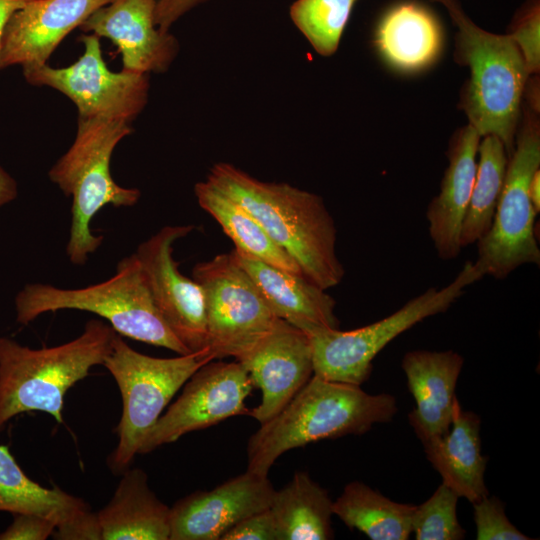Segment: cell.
I'll return each instance as SVG.
<instances>
[{"instance_id":"1","label":"cell","mask_w":540,"mask_h":540,"mask_svg":"<svg viewBox=\"0 0 540 540\" xmlns=\"http://www.w3.org/2000/svg\"><path fill=\"white\" fill-rule=\"evenodd\" d=\"M206 181L246 209L310 281L325 290L342 281L335 222L320 196L258 180L229 163L213 165Z\"/></svg>"},{"instance_id":"2","label":"cell","mask_w":540,"mask_h":540,"mask_svg":"<svg viewBox=\"0 0 540 540\" xmlns=\"http://www.w3.org/2000/svg\"><path fill=\"white\" fill-rule=\"evenodd\" d=\"M397 412L394 396L368 394L359 385L329 381L313 374L272 419L260 424L247 443V470L268 475L285 452L309 443L361 435Z\"/></svg>"},{"instance_id":"3","label":"cell","mask_w":540,"mask_h":540,"mask_svg":"<svg viewBox=\"0 0 540 540\" xmlns=\"http://www.w3.org/2000/svg\"><path fill=\"white\" fill-rule=\"evenodd\" d=\"M116 334L110 324L91 319L78 337L53 347L33 349L0 337V430L31 411L62 424L66 392L92 367L103 365Z\"/></svg>"},{"instance_id":"4","label":"cell","mask_w":540,"mask_h":540,"mask_svg":"<svg viewBox=\"0 0 540 540\" xmlns=\"http://www.w3.org/2000/svg\"><path fill=\"white\" fill-rule=\"evenodd\" d=\"M434 1L445 7L457 27V60L470 70L462 100L469 125L481 137H498L509 157L530 75L524 58L510 35L493 34L478 27L458 0Z\"/></svg>"},{"instance_id":"5","label":"cell","mask_w":540,"mask_h":540,"mask_svg":"<svg viewBox=\"0 0 540 540\" xmlns=\"http://www.w3.org/2000/svg\"><path fill=\"white\" fill-rule=\"evenodd\" d=\"M66 309L94 313L121 336L179 355L191 353L156 308L135 253L120 260L115 274L103 282L75 289L30 283L15 297L16 320L22 325L44 313Z\"/></svg>"},{"instance_id":"6","label":"cell","mask_w":540,"mask_h":540,"mask_svg":"<svg viewBox=\"0 0 540 540\" xmlns=\"http://www.w3.org/2000/svg\"><path fill=\"white\" fill-rule=\"evenodd\" d=\"M132 131L125 121L78 117L72 145L48 172L50 180L72 198L66 245L72 264H85L101 246L103 236L95 235L90 224L102 208L131 207L140 199L139 189L118 185L110 170L114 149Z\"/></svg>"},{"instance_id":"7","label":"cell","mask_w":540,"mask_h":540,"mask_svg":"<svg viewBox=\"0 0 540 540\" xmlns=\"http://www.w3.org/2000/svg\"><path fill=\"white\" fill-rule=\"evenodd\" d=\"M215 360L209 349L158 358L131 348L118 333L103 365L114 378L122 397L118 443L108 456L112 472L122 474L173 396L200 367Z\"/></svg>"},{"instance_id":"8","label":"cell","mask_w":540,"mask_h":540,"mask_svg":"<svg viewBox=\"0 0 540 540\" xmlns=\"http://www.w3.org/2000/svg\"><path fill=\"white\" fill-rule=\"evenodd\" d=\"M477 263L467 261L454 280L441 289L429 288L393 314L349 331L315 327L309 336L314 375L329 381L361 386L370 376L372 361L394 338L429 316L445 312L464 289L484 276Z\"/></svg>"},{"instance_id":"9","label":"cell","mask_w":540,"mask_h":540,"mask_svg":"<svg viewBox=\"0 0 540 540\" xmlns=\"http://www.w3.org/2000/svg\"><path fill=\"white\" fill-rule=\"evenodd\" d=\"M539 166V126L529 113L516 133L492 225L477 242L475 263L485 275L505 279L519 266L540 264V249L534 231L537 213L529 194L530 181Z\"/></svg>"},{"instance_id":"10","label":"cell","mask_w":540,"mask_h":540,"mask_svg":"<svg viewBox=\"0 0 540 540\" xmlns=\"http://www.w3.org/2000/svg\"><path fill=\"white\" fill-rule=\"evenodd\" d=\"M192 274L203 290L215 360H239L279 321L232 251L196 264Z\"/></svg>"},{"instance_id":"11","label":"cell","mask_w":540,"mask_h":540,"mask_svg":"<svg viewBox=\"0 0 540 540\" xmlns=\"http://www.w3.org/2000/svg\"><path fill=\"white\" fill-rule=\"evenodd\" d=\"M79 41L83 54L73 64L55 68L47 63L22 69L27 83L47 86L68 97L79 118L120 120L130 123L148 101L149 74L121 69L111 71L103 58L100 38L86 33Z\"/></svg>"},{"instance_id":"12","label":"cell","mask_w":540,"mask_h":540,"mask_svg":"<svg viewBox=\"0 0 540 540\" xmlns=\"http://www.w3.org/2000/svg\"><path fill=\"white\" fill-rule=\"evenodd\" d=\"M251 389L252 382L240 362H208L186 381L181 395L146 435L139 454L149 453L227 418L249 416L245 400Z\"/></svg>"},{"instance_id":"13","label":"cell","mask_w":540,"mask_h":540,"mask_svg":"<svg viewBox=\"0 0 540 540\" xmlns=\"http://www.w3.org/2000/svg\"><path fill=\"white\" fill-rule=\"evenodd\" d=\"M193 228L165 226L135 252L156 308L191 353L209 349L205 299L201 286L179 271L173 248Z\"/></svg>"},{"instance_id":"14","label":"cell","mask_w":540,"mask_h":540,"mask_svg":"<svg viewBox=\"0 0 540 540\" xmlns=\"http://www.w3.org/2000/svg\"><path fill=\"white\" fill-rule=\"evenodd\" d=\"M236 361L261 390L259 405L249 413L260 424L277 415L314 373L309 336L282 319Z\"/></svg>"},{"instance_id":"15","label":"cell","mask_w":540,"mask_h":540,"mask_svg":"<svg viewBox=\"0 0 540 540\" xmlns=\"http://www.w3.org/2000/svg\"><path fill=\"white\" fill-rule=\"evenodd\" d=\"M275 489L268 475L246 469L212 490H198L170 508L169 540H220L241 520L271 506Z\"/></svg>"},{"instance_id":"16","label":"cell","mask_w":540,"mask_h":540,"mask_svg":"<svg viewBox=\"0 0 540 540\" xmlns=\"http://www.w3.org/2000/svg\"><path fill=\"white\" fill-rule=\"evenodd\" d=\"M112 0H35L17 10L0 37V70L46 64L75 28Z\"/></svg>"},{"instance_id":"17","label":"cell","mask_w":540,"mask_h":540,"mask_svg":"<svg viewBox=\"0 0 540 540\" xmlns=\"http://www.w3.org/2000/svg\"><path fill=\"white\" fill-rule=\"evenodd\" d=\"M156 0H112L79 27L84 33L109 39L122 57V69L149 74L168 69L178 42L155 24Z\"/></svg>"},{"instance_id":"18","label":"cell","mask_w":540,"mask_h":540,"mask_svg":"<svg viewBox=\"0 0 540 540\" xmlns=\"http://www.w3.org/2000/svg\"><path fill=\"white\" fill-rule=\"evenodd\" d=\"M463 364L464 358L453 350H414L404 355L401 367L416 403L408 421L423 444L450 429Z\"/></svg>"},{"instance_id":"19","label":"cell","mask_w":540,"mask_h":540,"mask_svg":"<svg viewBox=\"0 0 540 540\" xmlns=\"http://www.w3.org/2000/svg\"><path fill=\"white\" fill-rule=\"evenodd\" d=\"M481 136L467 125L450 141L440 192L428 205L429 235L442 260L458 257L460 233L476 176V155Z\"/></svg>"},{"instance_id":"20","label":"cell","mask_w":540,"mask_h":540,"mask_svg":"<svg viewBox=\"0 0 540 540\" xmlns=\"http://www.w3.org/2000/svg\"><path fill=\"white\" fill-rule=\"evenodd\" d=\"M232 253L279 319L305 333L315 327L339 328L336 301L325 289L235 248Z\"/></svg>"},{"instance_id":"21","label":"cell","mask_w":540,"mask_h":540,"mask_svg":"<svg viewBox=\"0 0 540 540\" xmlns=\"http://www.w3.org/2000/svg\"><path fill=\"white\" fill-rule=\"evenodd\" d=\"M480 418L456 403L450 429L423 444L427 459L442 483L472 504L488 495L484 472L488 458L481 454Z\"/></svg>"},{"instance_id":"22","label":"cell","mask_w":540,"mask_h":540,"mask_svg":"<svg viewBox=\"0 0 540 540\" xmlns=\"http://www.w3.org/2000/svg\"><path fill=\"white\" fill-rule=\"evenodd\" d=\"M110 501L97 512L102 540H169L170 507L151 490L147 474L128 468Z\"/></svg>"},{"instance_id":"23","label":"cell","mask_w":540,"mask_h":540,"mask_svg":"<svg viewBox=\"0 0 540 540\" xmlns=\"http://www.w3.org/2000/svg\"><path fill=\"white\" fill-rule=\"evenodd\" d=\"M375 43L384 59L403 71L429 66L439 55L441 28L433 14L416 3L389 10L378 24Z\"/></svg>"},{"instance_id":"24","label":"cell","mask_w":540,"mask_h":540,"mask_svg":"<svg viewBox=\"0 0 540 540\" xmlns=\"http://www.w3.org/2000/svg\"><path fill=\"white\" fill-rule=\"evenodd\" d=\"M332 504L327 490L313 481L308 473L297 471L286 486L275 491L269 507L279 540L334 538Z\"/></svg>"},{"instance_id":"25","label":"cell","mask_w":540,"mask_h":540,"mask_svg":"<svg viewBox=\"0 0 540 540\" xmlns=\"http://www.w3.org/2000/svg\"><path fill=\"white\" fill-rule=\"evenodd\" d=\"M89 509L82 498L58 487H43L29 478L9 449L0 445V511L41 515L53 520L58 528Z\"/></svg>"},{"instance_id":"26","label":"cell","mask_w":540,"mask_h":540,"mask_svg":"<svg viewBox=\"0 0 540 540\" xmlns=\"http://www.w3.org/2000/svg\"><path fill=\"white\" fill-rule=\"evenodd\" d=\"M199 206L211 215L234 242L235 249L280 269L303 275L296 261L265 231L240 204L206 180L195 185Z\"/></svg>"},{"instance_id":"27","label":"cell","mask_w":540,"mask_h":540,"mask_svg":"<svg viewBox=\"0 0 540 540\" xmlns=\"http://www.w3.org/2000/svg\"><path fill=\"white\" fill-rule=\"evenodd\" d=\"M416 505L394 502L360 481L347 484L332 504L333 514L372 540H406Z\"/></svg>"},{"instance_id":"28","label":"cell","mask_w":540,"mask_h":540,"mask_svg":"<svg viewBox=\"0 0 540 540\" xmlns=\"http://www.w3.org/2000/svg\"><path fill=\"white\" fill-rule=\"evenodd\" d=\"M479 163L460 233L461 247L477 243L489 231L502 193L508 154L502 141L486 135L478 146Z\"/></svg>"},{"instance_id":"29","label":"cell","mask_w":540,"mask_h":540,"mask_svg":"<svg viewBox=\"0 0 540 540\" xmlns=\"http://www.w3.org/2000/svg\"><path fill=\"white\" fill-rule=\"evenodd\" d=\"M356 0H297L290 16L321 55L333 54L340 42Z\"/></svg>"},{"instance_id":"30","label":"cell","mask_w":540,"mask_h":540,"mask_svg":"<svg viewBox=\"0 0 540 540\" xmlns=\"http://www.w3.org/2000/svg\"><path fill=\"white\" fill-rule=\"evenodd\" d=\"M458 495L442 483L424 503L415 506L412 533L417 540H461L465 530L457 518Z\"/></svg>"},{"instance_id":"31","label":"cell","mask_w":540,"mask_h":540,"mask_svg":"<svg viewBox=\"0 0 540 540\" xmlns=\"http://www.w3.org/2000/svg\"><path fill=\"white\" fill-rule=\"evenodd\" d=\"M477 540H529L507 518L503 503L485 496L473 503Z\"/></svg>"},{"instance_id":"32","label":"cell","mask_w":540,"mask_h":540,"mask_svg":"<svg viewBox=\"0 0 540 540\" xmlns=\"http://www.w3.org/2000/svg\"><path fill=\"white\" fill-rule=\"evenodd\" d=\"M540 9L533 2L515 20L510 37L520 50L528 71L535 74L540 67Z\"/></svg>"},{"instance_id":"33","label":"cell","mask_w":540,"mask_h":540,"mask_svg":"<svg viewBox=\"0 0 540 540\" xmlns=\"http://www.w3.org/2000/svg\"><path fill=\"white\" fill-rule=\"evenodd\" d=\"M220 540H279V534L268 508L241 520L225 532Z\"/></svg>"},{"instance_id":"34","label":"cell","mask_w":540,"mask_h":540,"mask_svg":"<svg viewBox=\"0 0 540 540\" xmlns=\"http://www.w3.org/2000/svg\"><path fill=\"white\" fill-rule=\"evenodd\" d=\"M56 527L53 520L41 515L15 514L13 522L0 533V540H46Z\"/></svg>"},{"instance_id":"35","label":"cell","mask_w":540,"mask_h":540,"mask_svg":"<svg viewBox=\"0 0 540 540\" xmlns=\"http://www.w3.org/2000/svg\"><path fill=\"white\" fill-rule=\"evenodd\" d=\"M53 536L60 540H102L98 515L89 509L68 524L56 528Z\"/></svg>"},{"instance_id":"36","label":"cell","mask_w":540,"mask_h":540,"mask_svg":"<svg viewBox=\"0 0 540 540\" xmlns=\"http://www.w3.org/2000/svg\"><path fill=\"white\" fill-rule=\"evenodd\" d=\"M207 0H156L155 23L162 32H169L170 27L183 15Z\"/></svg>"},{"instance_id":"37","label":"cell","mask_w":540,"mask_h":540,"mask_svg":"<svg viewBox=\"0 0 540 540\" xmlns=\"http://www.w3.org/2000/svg\"><path fill=\"white\" fill-rule=\"evenodd\" d=\"M18 194L15 179L0 166V207L13 201Z\"/></svg>"},{"instance_id":"38","label":"cell","mask_w":540,"mask_h":540,"mask_svg":"<svg viewBox=\"0 0 540 540\" xmlns=\"http://www.w3.org/2000/svg\"><path fill=\"white\" fill-rule=\"evenodd\" d=\"M32 1L35 0H0V37L9 18Z\"/></svg>"},{"instance_id":"39","label":"cell","mask_w":540,"mask_h":540,"mask_svg":"<svg viewBox=\"0 0 540 540\" xmlns=\"http://www.w3.org/2000/svg\"><path fill=\"white\" fill-rule=\"evenodd\" d=\"M529 194H530V199L533 204V207L536 213L538 214L540 211V171L539 170H537L532 176V179L529 185Z\"/></svg>"}]
</instances>
